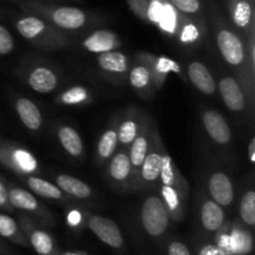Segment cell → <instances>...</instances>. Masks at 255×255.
I'll return each mask as SVG.
<instances>
[{"mask_svg": "<svg viewBox=\"0 0 255 255\" xmlns=\"http://www.w3.org/2000/svg\"><path fill=\"white\" fill-rule=\"evenodd\" d=\"M144 22L156 26L164 36L184 47H197L207 35L203 17L182 14L168 0H147Z\"/></svg>", "mask_w": 255, "mask_h": 255, "instance_id": "cell-1", "label": "cell"}, {"mask_svg": "<svg viewBox=\"0 0 255 255\" xmlns=\"http://www.w3.org/2000/svg\"><path fill=\"white\" fill-rule=\"evenodd\" d=\"M213 25L216 30V42L224 61L233 70L234 77L246 91L249 107L254 105V79L249 70L247 39H244L233 26L224 21L222 16L214 15Z\"/></svg>", "mask_w": 255, "mask_h": 255, "instance_id": "cell-2", "label": "cell"}, {"mask_svg": "<svg viewBox=\"0 0 255 255\" xmlns=\"http://www.w3.org/2000/svg\"><path fill=\"white\" fill-rule=\"evenodd\" d=\"M20 7L26 14L36 15L65 32L80 31L92 20L89 12L80 7L59 5L56 2L25 0L20 2Z\"/></svg>", "mask_w": 255, "mask_h": 255, "instance_id": "cell-3", "label": "cell"}, {"mask_svg": "<svg viewBox=\"0 0 255 255\" xmlns=\"http://www.w3.org/2000/svg\"><path fill=\"white\" fill-rule=\"evenodd\" d=\"M14 26L20 35L34 46L45 50H60L71 44L67 32L52 26L36 15H20L14 20Z\"/></svg>", "mask_w": 255, "mask_h": 255, "instance_id": "cell-4", "label": "cell"}, {"mask_svg": "<svg viewBox=\"0 0 255 255\" xmlns=\"http://www.w3.org/2000/svg\"><path fill=\"white\" fill-rule=\"evenodd\" d=\"M0 166L19 177L37 176L40 164L36 157L16 142L0 141Z\"/></svg>", "mask_w": 255, "mask_h": 255, "instance_id": "cell-5", "label": "cell"}, {"mask_svg": "<svg viewBox=\"0 0 255 255\" xmlns=\"http://www.w3.org/2000/svg\"><path fill=\"white\" fill-rule=\"evenodd\" d=\"M166 149L167 148L164 147L158 128H157V126H154L153 131H152L148 151H147L146 157H144L141 168H139L138 179H137L134 191H143V189L153 187L158 183L162 161H163V154Z\"/></svg>", "mask_w": 255, "mask_h": 255, "instance_id": "cell-6", "label": "cell"}, {"mask_svg": "<svg viewBox=\"0 0 255 255\" xmlns=\"http://www.w3.org/2000/svg\"><path fill=\"white\" fill-rule=\"evenodd\" d=\"M169 219L168 211L161 197L152 194L144 198L141 206V222L149 236H162L168 228Z\"/></svg>", "mask_w": 255, "mask_h": 255, "instance_id": "cell-7", "label": "cell"}, {"mask_svg": "<svg viewBox=\"0 0 255 255\" xmlns=\"http://www.w3.org/2000/svg\"><path fill=\"white\" fill-rule=\"evenodd\" d=\"M134 60L142 62L149 70L157 91L163 87L169 74H182V69L178 62L176 60H172L171 57L163 56V55L158 56V55L151 54V52L141 51L134 56Z\"/></svg>", "mask_w": 255, "mask_h": 255, "instance_id": "cell-8", "label": "cell"}, {"mask_svg": "<svg viewBox=\"0 0 255 255\" xmlns=\"http://www.w3.org/2000/svg\"><path fill=\"white\" fill-rule=\"evenodd\" d=\"M154 126H156V124L153 122V120L146 114L136 138L132 141L128 149H127V151H128L129 162H131L132 167V189L136 188L139 168H141L142 162H143L147 151H148L149 143H151L152 131H153Z\"/></svg>", "mask_w": 255, "mask_h": 255, "instance_id": "cell-9", "label": "cell"}, {"mask_svg": "<svg viewBox=\"0 0 255 255\" xmlns=\"http://www.w3.org/2000/svg\"><path fill=\"white\" fill-rule=\"evenodd\" d=\"M226 4L232 25L247 39L255 31V0H227Z\"/></svg>", "mask_w": 255, "mask_h": 255, "instance_id": "cell-10", "label": "cell"}, {"mask_svg": "<svg viewBox=\"0 0 255 255\" xmlns=\"http://www.w3.org/2000/svg\"><path fill=\"white\" fill-rule=\"evenodd\" d=\"M7 193H9L10 204L14 209L32 214V216L44 219L46 222L51 219V213L49 212V209L29 189L20 188L14 184H7Z\"/></svg>", "mask_w": 255, "mask_h": 255, "instance_id": "cell-11", "label": "cell"}, {"mask_svg": "<svg viewBox=\"0 0 255 255\" xmlns=\"http://www.w3.org/2000/svg\"><path fill=\"white\" fill-rule=\"evenodd\" d=\"M107 178L114 186L121 189H132V167L129 162L128 151L125 148L117 149L109 159Z\"/></svg>", "mask_w": 255, "mask_h": 255, "instance_id": "cell-12", "label": "cell"}, {"mask_svg": "<svg viewBox=\"0 0 255 255\" xmlns=\"http://www.w3.org/2000/svg\"><path fill=\"white\" fill-rule=\"evenodd\" d=\"M217 90L227 109L233 112H243L249 107L248 97L242 85L234 76H223L217 85Z\"/></svg>", "mask_w": 255, "mask_h": 255, "instance_id": "cell-13", "label": "cell"}, {"mask_svg": "<svg viewBox=\"0 0 255 255\" xmlns=\"http://www.w3.org/2000/svg\"><path fill=\"white\" fill-rule=\"evenodd\" d=\"M202 124L208 136L219 146H229L232 141V131L226 117L213 109L204 110L202 114Z\"/></svg>", "mask_w": 255, "mask_h": 255, "instance_id": "cell-14", "label": "cell"}, {"mask_svg": "<svg viewBox=\"0 0 255 255\" xmlns=\"http://www.w3.org/2000/svg\"><path fill=\"white\" fill-rule=\"evenodd\" d=\"M146 112L137 107H128L125 111L124 116L120 117L119 122V148L128 149L129 144L132 143L138 133L139 128L142 126Z\"/></svg>", "mask_w": 255, "mask_h": 255, "instance_id": "cell-15", "label": "cell"}, {"mask_svg": "<svg viewBox=\"0 0 255 255\" xmlns=\"http://www.w3.org/2000/svg\"><path fill=\"white\" fill-rule=\"evenodd\" d=\"M87 226L100 241L111 248L119 249L124 246L121 231L111 219L102 216H91L87 221Z\"/></svg>", "mask_w": 255, "mask_h": 255, "instance_id": "cell-16", "label": "cell"}, {"mask_svg": "<svg viewBox=\"0 0 255 255\" xmlns=\"http://www.w3.org/2000/svg\"><path fill=\"white\" fill-rule=\"evenodd\" d=\"M25 81L30 89L39 94H51L57 89L60 82L59 75L54 69L46 65H36L29 70L25 76Z\"/></svg>", "mask_w": 255, "mask_h": 255, "instance_id": "cell-17", "label": "cell"}, {"mask_svg": "<svg viewBox=\"0 0 255 255\" xmlns=\"http://www.w3.org/2000/svg\"><path fill=\"white\" fill-rule=\"evenodd\" d=\"M121 46L122 41L119 35L109 29L95 30L82 40V47L86 51L96 55L119 50Z\"/></svg>", "mask_w": 255, "mask_h": 255, "instance_id": "cell-18", "label": "cell"}, {"mask_svg": "<svg viewBox=\"0 0 255 255\" xmlns=\"http://www.w3.org/2000/svg\"><path fill=\"white\" fill-rule=\"evenodd\" d=\"M208 193L212 201L221 207H229L234 201V186L231 177L222 171H216L208 178Z\"/></svg>", "mask_w": 255, "mask_h": 255, "instance_id": "cell-19", "label": "cell"}, {"mask_svg": "<svg viewBox=\"0 0 255 255\" xmlns=\"http://www.w3.org/2000/svg\"><path fill=\"white\" fill-rule=\"evenodd\" d=\"M97 65L105 75L115 79H124L131 66L129 57L119 50L97 55Z\"/></svg>", "mask_w": 255, "mask_h": 255, "instance_id": "cell-20", "label": "cell"}, {"mask_svg": "<svg viewBox=\"0 0 255 255\" xmlns=\"http://www.w3.org/2000/svg\"><path fill=\"white\" fill-rule=\"evenodd\" d=\"M120 115L111 120L109 127L102 132L100 136L99 142L96 146V163L102 166L106 163L110 158L115 154V152L119 149V122Z\"/></svg>", "mask_w": 255, "mask_h": 255, "instance_id": "cell-21", "label": "cell"}, {"mask_svg": "<svg viewBox=\"0 0 255 255\" xmlns=\"http://www.w3.org/2000/svg\"><path fill=\"white\" fill-rule=\"evenodd\" d=\"M127 75L129 85L142 99H151L157 92L151 72L142 62L134 60L133 65L129 66Z\"/></svg>", "mask_w": 255, "mask_h": 255, "instance_id": "cell-22", "label": "cell"}, {"mask_svg": "<svg viewBox=\"0 0 255 255\" xmlns=\"http://www.w3.org/2000/svg\"><path fill=\"white\" fill-rule=\"evenodd\" d=\"M187 76L194 87L203 95L216 94L217 82L207 65L201 61H192L187 67Z\"/></svg>", "mask_w": 255, "mask_h": 255, "instance_id": "cell-23", "label": "cell"}, {"mask_svg": "<svg viewBox=\"0 0 255 255\" xmlns=\"http://www.w3.org/2000/svg\"><path fill=\"white\" fill-rule=\"evenodd\" d=\"M14 109L17 117L30 131H39L42 126V114L39 106L27 97H17L14 101Z\"/></svg>", "mask_w": 255, "mask_h": 255, "instance_id": "cell-24", "label": "cell"}, {"mask_svg": "<svg viewBox=\"0 0 255 255\" xmlns=\"http://www.w3.org/2000/svg\"><path fill=\"white\" fill-rule=\"evenodd\" d=\"M158 183L164 184V186L174 187V188L179 189L183 194L188 196V182H187V179L182 176L181 171L178 169L177 164L174 163L173 158H172L171 154L168 153L167 149L164 151L163 154V161H162Z\"/></svg>", "mask_w": 255, "mask_h": 255, "instance_id": "cell-25", "label": "cell"}, {"mask_svg": "<svg viewBox=\"0 0 255 255\" xmlns=\"http://www.w3.org/2000/svg\"><path fill=\"white\" fill-rule=\"evenodd\" d=\"M21 181L24 182L25 186L27 187L32 194L41 198L50 199V201H59V202H66L67 196L56 186V184L51 183V182L46 181L44 178H40L37 176H25L20 177Z\"/></svg>", "mask_w": 255, "mask_h": 255, "instance_id": "cell-26", "label": "cell"}, {"mask_svg": "<svg viewBox=\"0 0 255 255\" xmlns=\"http://www.w3.org/2000/svg\"><path fill=\"white\" fill-rule=\"evenodd\" d=\"M57 139H59V143L62 149L72 158L81 159L84 157V141L74 127L67 126V125L60 126L57 128Z\"/></svg>", "mask_w": 255, "mask_h": 255, "instance_id": "cell-27", "label": "cell"}, {"mask_svg": "<svg viewBox=\"0 0 255 255\" xmlns=\"http://www.w3.org/2000/svg\"><path fill=\"white\" fill-rule=\"evenodd\" d=\"M159 197L163 201L169 218L173 221H181L184 214V204H186L188 196L182 193L179 189L171 186H159Z\"/></svg>", "mask_w": 255, "mask_h": 255, "instance_id": "cell-28", "label": "cell"}, {"mask_svg": "<svg viewBox=\"0 0 255 255\" xmlns=\"http://www.w3.org/2000/svg\"><path fill=\"white\" fill-rule=\"evenodd\" d=\"M56 186L64 192L66 196L76 199H90L94 194L91 187L86 182L69 174H59L55 177Z\"/></svg>", "mask_w": 255, "mask_h": 255, "instance_id": "cell-29", "label": "cell"}, {"mask_svg": "<svg viewBox=\"0 0 255 255\" xmlns=\"http://www.w3.org/2000/svg\"><path fill=\"white\" fill-rule=\"evenodd\" d=\"M20 222L29 234L30 244L35 249V252L40 255L51 254L54 251V241L50 237V234H47L45 231H41V229L34 228V226L26 216H20Z\"/></svg>", "mask_w": 255, "mask_h": 255, "instance_id": "cell-30", "label": "cell"}, {"mask_svg": "<svg viewBox=\"0 0 255 255\" xmlns=\"http://www.w3.org/2000/svg\"><path fill=\"white\" fill-rule=\"evenodd\" d=\"M226 219L223 207L212 199H204L201 206L202 226L208 232H218Z\"/></svg>", "mask_w": 255, "mask_h": 255, "instance_id": "cell-31", "label": "cell"}, {"mask_svg": "<svg viewBox=\"0 0 255 255\" xmlns=\"http://www.w3.org/2000/svg\"><path fill=\"white\" fill-rule=\"evenodd\" d=\"M94 100L91 91L86 86L75 85L70 89L65 90L61 94L57 95L55 101L61 106L67 107H85L90 105Z\"/></svg>", "mask_w": 255, "mask_h": 255, "instance_id": "cell-32", "label": "cell"}, {"mask_svg": "<svg viewBox=\"0 0 255 255\" xmlns=\"http://www.w3.org/2000/svg\"><path fill=\"white\" fill-rule=\"evenodd\" d=\"M229 249L232 255L248 254L253 249V238L251 233L243 229H234L229 236Z\"/></svg>", "mask_w": 255, "mask_h": 255, "instance_id": "cell-33", "label": "cell"}, {"mask_svg": "<svg viewBox=\"0 0 255 255\" xmlns=\"http://www.w3.org/2000/svg\"><path fill=\"white\" fill-rule=\"evenodd\" d=\"M239 214L244 224L249 227L255 226V192L253 189L247 191L242 197Z\"/></svg>", "mask_w": 255, "mask_h": 255, "instance_id": "cell-34", "label": "cell"}, {"mask_svg": "<svg viewBox=\"0 0 255 255\" xmlns=\"http://www.w3.org/2000/svg\"><path fill=\"white\" fill-rule=\"evenodd\" d=\"M0 236L6 239H11L16 243H22L19 224L14 218L4 213H0Z\"/></svg>", "mask_w": 255, "mask_h": 255, "instance_id": "cell-35", "label": "cell"}, {"mask_svg": "<svg viewBox=\"0 0 255 255\" xmlns=\"http://www.w3.org/2000/svg\"><path fill=\"white\" fill-rule=\"evenodd\" d=\"M168 1L182 14L192 17H203L201 0H168Z\"/></svg>", "mask_w": 255, "mask_h": 255, "instance_id": "cell-36", "label": "cell"}, {"mask_svg": "<svg viewBox=\"0 0 255 255\" xmlns=\"http://www.w3.org/2000/svg\"><path fill=\"white\" fill-rule=\"evenodd\" d=\"M15 49V40L10 30L0 24V56H6Z\"/></svg>", "mask_w": 255, "mask_h": 255, "instance_id": "cell-37", "label": "cell"}, {"mask_svg": "<svg viewBox=\"0 0 255 255\" xmlns=\"http://www.w3.org/2000/svg\"><path fill=\"white\" fill-rule=\"evenodd\" d=\"M0 209L6 212H12L14 208L9 202V193H7V183L0 177Z\"/></svg>", "mask_w": 255, "mask_h": 255, "instance_id": "cell-38", "label": "cell"}, {"mask_svg": "<svg viewBox=\"0 0 255 255\" xmlns=\"http://www.w3.org/2000/svg\"><path fill=\"white\" fill-rule=\"evenodd\" d=\"M168 255H191L188 248L179 242H173L168 247Z\"/></svg>", "mask_w": 255, "mask_h": 255, "instance_id": "cell-39", "label": "cell"}, {"mask_svg": "<svg viewBox=\"0 0 255 255\" xmlns=\"http://www.w3.org/2000/svg\"><path fill=\"white\" fill-rule=\"evenodd\" d=\"M199 255H229L218 246H207L201 251Z\"/></svg>", "mask_w": 255, "mask_h": 255, "instance_id": "cell-40", "label": "cell"}, {"mask_svg": "<svg viewBox=\"0 0 255 255\" xmlns=\"http://www.w3.org/2000/svg\"><path fill=\"white\" fill-rule=\"evenodd\" d=\"M248 157H249V161H251L252 163H254L255 162V138L254 137L251 139V142H249Z\"/></svg>", "mask_w": 255, "mask_h": 255, "instance_id": "cell-41", "label": "cell"}, {"mask_svg": "<svg viewBox=\"0 0 255 255\" xmlns=\"http://www.w3.org/2000/svg\"><path fill=\"white\" fill-rule=\"evenodd\" d=\"M77 221H79V216H75V214H71V216H70V222H71V224H75V223H77Z\"/></svg>", "mask_w": 255, "mask_h": 255, "instance_id": "cell-42", "label": "cell"}, {"mask_svg": "<svg viewBox=\"0 0 255 255\" xmlns=\"http://www.w3.org/2000/svg\"><path fill=\"white\" fill-rule=\"evenodd\" d=\"M37 1H47V2H60L62 0H37Z\"/></svg>", "mask_w": 255, "mask_h": 255, "instance_id": "cell-43", "label": "cell"}, {"mask_svg": "<svg viewBox=\"0 0 255 255\" xmlns=\"http://www.w3.org/2000/svg\"><path fill=\"white\" fill-rule=\"evenodd\" d=\"M74 1H81V0H74Z\"/></svg>", "mask_w": 255, "mask_h": 255, "instance_id": "cell-44", "label": "cell"}, {"mask_svg": "<svg viewBox=\"0 0 255 255\" xmlns=\"http://www.w3.org/2000/svg\"><path fill=\"white\" fill-rule=\"evenodd\" d=\"M0 141H1V137H0Z\"/></svg>", "mask_w": 255, "mask_h": 255, "instance_id": "cell-45", "label": "cell"}]
</instances>
